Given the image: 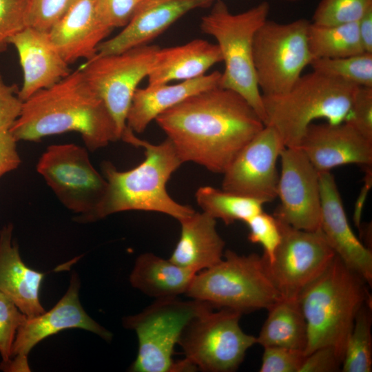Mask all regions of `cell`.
<instances>
[{"label": "cell", "mask_w": 372, "mask_h": 372, "mask_svg": "<svg viewBox=\"0 0 372 372\" xmlns=\"http://www.w3.org/2000/svg\"><path fill=\"white\" fill-rule=\"evenodd\" d=\"M371 325V301H369L359 310L347 340L341 371H372Z\"/></svg>", "instance_id": "cell-30"}, {"label": "cell", "mask_w": 372, "mask_h": 372, "mask_svg": "<svg viewBox=\"0 0 372 372\" xmlns=\"http://www.w3.org/2000/svg\"><path fill=\"white\" fill-rule=\"evenodd\" d=\"M267 311L256 344L263 348L282 347L304 352L307 329L298 298L281 297Z\"/></svg>", "instance_id": "cell-27"}, {"label": "cell", "mask_w": 372, "mask_h": 372, "mask_svg": "<svg viewBox=\"0 0 372 372\" xmlns=\"http://www.w3.org/2000/svg\"><path fill=\"white\" fill-rule=\"evenodd\" d=\"M13 225L0 230V291L7 296L27 317L45 311L39 299L45 273L28 267L17 244L12 240Z\"/></svg>", "instance_id": "cell-22"}, {"label": "cell", "mask_w": 372, "mask_h": 372, "mask_svg": "<svg viewBox=\"0 0 372 372\" xmlns=\"http://www.w3.org/2000/svg\"><path fill=\"white\" fill-rule=\"evenodd\" d=\"M185 295L214 308L242 314L268 309L281 296L267 271L262 256L239 255L227 250L216 265L197 273Z\"/></svg>", "instance_id": "cell-7"}, {"label": "cell", "mask_w": 372, "mask_h": 372, "mask_svg": "<svg viewBox=\"0 0 372 372\" xmlns=\"http://www.w3.org/2000/svg\"><path fill=\"white\" fill-rule=\"evenodd\" d=\"M138 0H96L100 14L112 29L124 27L132 17Z\"/></svg>", "instance_id": "cell-40"}, {"label": "cell", "mask_w": 372, "mask_h": 372, "mask_svg": "<svg viewBox=\"0 0 372 372\" xmlns=\"http://www.w3.org/2000/svg\"><path fill=\"white\" fill-rule=\"evenodd\" d=\"M307 41L313 60L342 58L366 52L360 41L358 22L336 25L311 22Z\"/></svg>", "instance_id": "cell-28"}, {"label": "cell", "mask_w": 372, "mask_h": 372, "mask_svg": "<svg viewBox=\"0 0 372 372\" xmlns=\"http://www.w3.org/2000/svg\"><path fill=\"white\" fill-rule=\"evenodd\" d=\"M155 121L183 163L192 162L222 174L265 127L241 95L220 86L187 98Z\"/></svg>", "instance_id": "cell-1"}, {"label": "cell", "mask_w": 372, "mask_h": 372, "mask_svg": "<svg viewBox=\"0 0 372 372\" xmlns=\"http://www.w3.org/2000/svg\"><path fill=\"white\" fill-rule=\"evenodd\" d=\"M282 1H287V2H297L301 0H282Z\"/></svg>", "instance_id": "cell-45"}, {"label": "cell", "mask_w": 372, "mask_h": 372, "mask_svg": "<svg viewBox=\"0 0 372 372\" xmlns=\"http://www.w3.org/2000/svg\"><path fill=\"white\" fill-rule=\"evenodd\" d=\"M310 23L303 18L285 23L267 20L257 30L253 61L262 95L288 91L311 64L313 57L307 41Z\"/></svg>", "instance_id": "cell-9"}, {"label": "cell", "mask_w": 372, "mask_h": 372, "mask_svg": "<svg viewBox=\"0 0 372 372\" xmlns=\"http://www.w3.org/2000/svg\"><path fill=\"white\" fill-rule=\"evenodd\" d=\"M27 14V0H0V54L13 36L28 27Z\"/></svg>", "instance_id": "cell-34"}, {"label": "cell", "mask_w": 372, "mask_h": 372, "mask_svg": "<svg viewBox=\"0 0 372 372\" xmlns=\"http://www.w3.org/2000/svg\"><path fill=\"white\" fill-rule=\"evenodd\" d=\"M159 48L147 44L119 53L96 54L81 66L87 83L113 118L121 140L127 130L126 119L134 94Z\"/></svg>", "instance_id": "cell-12"}, {"label": "cell", "mask_w": 372, "mask_h": 372, "mask_svg": "<svg viewBox=\"0 0 372 372\" xmlns=\"http://www.w3.org/2000/svg\"><path fill=\"white\" fill-rule=\"evenodd\" d=\"M269 10V3L262 1L234 14L223 0H215L200 24L202 32L216 41L225 63L218 86L241 95L262 122V98L254 66L253 43L257 30L267 20Z\"/></svg>", "instance_id": "cell-6"}, {"label": "cell", "mask_w": 372, "mask_h": 372, "mask_svg": "<svg viewBox=\"0 0 372 372\" xmlns=\"http://www.w3.org/2000/svg\"><path fill=\"white\" fill-rule=\"evenodd\" d=\"M342 362L333 347H322L305 355L299 372H338Z\"/></svg>", "instance_id": "cell-41"}, {"label": "cell", "mask_w": 372, "mask_h": 372, "mask_svg": "<svg viewBox=\"0 0 372 372\" xmlns=\"http://www.w3.org/2000/svg\"><path fill=\"white\" fill-rule=\"evenodd\" d=\"M278 222L281 239L273 259L268 262L262 256L281 297L298 298L327 267L335 253L320 228L307 231Z\"/></svg>", "instance_id": "cell-13"}, {"label": "cell", "mask_w": 372, "mask_h": 372, "mask_svg": "<svg viewBox=\"0 0 372 372\" xmlns=\"http://www.w3.org/2000/svg\"><path fill=\"white\" fill-rule=\"evenodd\" d=\"M245 223L249 229V240L252 243L260 244L264 249L262 256L270 262L281 239L278 220L274 216L262 211Z\"/></svg>", "instance_id": "cell-33"}, {"label": "cell", "mask_w": 372, "mask_h": 372, "mask_svg": "<svg viewBox=\"0 0 372 372\" xmlns=\"http://www.w3.org/2000/svg\"><path fill=\"white\" fill-rule=\"evenodd\" d=\"M220 76L221 72L214 71L177 84L137 88L127 112V127L135 134L143 132L165 111L195 94L218 86Z\"/></svg>", "instance_id": "cell-23"}, {"label": "cell", "mask_w": 372, "mask_h": 372, "mask_svg": "<svg viewBox=\"0 0 372 372\" xmlns=\"http://www.w3.org/2000/svg\"><path fill=\"white\" fill-rule=\"evenodd\" d=\"M313 71L358 87H372V53L362 52L337 59H316Z\"/></svg>", "instance_id": "cell-31"}, {"label": "cell", "mask_w": 372, "mask_h": 372, "mask_svg": "<svg viewBox=\"0 0 372 372\" xmlns=\"http://www.w3.org/2000/svg\"><path fill=\"white\" fill-rule=\"evenodd\" d=\"M372 8V0H321L313 17L319 25H336L358 22Z\"/></svg>", "instance_id": "cell-32"}, {"label": "cell", "mask_w": 372, "mask_h": 372, "mask_svg": "<svg viewBox=\"0 0 372 372\" xmlns=\"http://www.w3.org/2000/svg\"><path fill=\"white\" fill-rule=\"evenodd\" d=\"M358 28L364 52L372 53V8L358 21Z\"/></svg>", "instance_id": "cell-43"}, {"label": "cell", "mask_w": 372, "mask_h": 372, "mask_svg": "<svg viewBox=\"0 0 372 372\" xmlns=\"http://www.w3.org/2000/svg\"><path fill=\"white\" fill-rule=\"evenodd\" d=\"M28 27L48 32L75 0H27Z\"/></svg>", "instance_id": "cell-36"}, {"label": "cell", "mask_w": 372, "mask_h": 372, "mask_svg": "<svg viewBox=\"0 0 372 372\" xmlns=\"http://www.w3.org/2000/svg\"><path fill=\"white\" fill-rule=\"evenodd\" d=\"M321 216L320 228L342 262L372 285V252L353 233L334 176L320 173Z\"/></svg>", "instance_id": "cell-18"}, {"label": "cell", "mask_w": 372, "mask_h": 372, "mask_svg": "<svg viewBox=\"0 0 372 372\" xmlns=\"http://www.w3.org/2000/svg\"><path fill=\"white\" fill-rule=\"evenodd\" d=\"M10 45L16 49L22 69L23 83L18 95L23 101L72 72L48 32L27 27L10 39Z\"/></svg>", "instance_id": "cell-21"}, {"label": "cell", "mask_w": 372, "mask_h": 372, "mask_svg": "<svg viewBox=\"0 0 372 372\" xmlns=\"http://www.w3.org/2000/svg\"><path fill=\"white\" fill-rule=\"evenodd\" d=\"M215 0H138L132 18L116 36L103 41L98 55L147 45L189 12L212 6Z\"/></svg>", "instance_id": "cell-19"}, {"label": "cell", "mask_w": 372, "mask_h": 372, "mask_svg": "<svg viewBox=\"0 0 372 372\" xmlns=\"http://www.w3.org/2000/svg\"><path fill=\"white\" fill-rule=\"evenodd\" d=\"M80 281L72 275L64 296L49 311L25 317L19 326L8 362L0 364L5 371H30L28 356L33 347L45 338L68 329H85L111 341L112 333L94 321L83 309L79 300Z\"/></svg>", "instance_id": "cell-14"}, {"label": "cell", "mask_w": 372, "mask_h": 372, "mask_svg": "<svg viewBox=\"0 0 372 372\" xmlns=\"http://www.w3.org/2000/svg\"><path fill=\"white\" fill-rule=\"evenodd\" d=\"M285 147L278 133L265 125L223 174L222 189L263 204L277 198V161Z\"/></svg>", "instance_id": "cell-15"}, {"label": "cell", "mask_w": 372, "mask_h": 372, "mask_svg": "<svg viewBox=\"0 0 372 372\" xmlns=\"http://www.w3.org/2000/svg\"><path fill=\"white\" fill-rule=\"evenodd\" d=\"M195 198L203 212L226 225L238 220L246 223L263 211V203L259 200L211 186L199 187Z\"/></svg>", "instance_id": "cell-29"}, {"label": "cell", "mask_w": 372, "mask_h": 372, "mask_svg": "<svg viewBox=\"0 0 372 372\" xmlns=\"http://www.w3.org/2000/svg\"><path fill=\"white\" fill-rule=\"evenodd\" d=\"M367 286L335 254L323 272L303 289L298 299L307 329L304 355L331 347L342 361L355 317L371 301Z\"/></svg>", "instance_id": "cell-4"}, {"label": "cell", "mask_w": 372, "mask_h": 372, "mask_svg": "<svg viewBox=\"0 0 372 372\" xmlns=\"http://www.w3.org/2000/svg\"><path fill=\"white\" fill-rule=\"evenodd\" d=\"M371 166H369L366 167L367 169L366 180L365 181L364 186L363 187L362 190L361 191L359 195V197L358 198V200L355 206L353 219H354V223H355V226L358 228H360V226L361 216H362V208L364 207V203L367 196V194L369 191V188L371 186V175L372 174H371Z\"/></svg>", "instance_id": "cell-44"}, {"label": "cell", "mask_w": 372, "mask_h": 372, "mask_svg": "<svg viewBox=\"0 0 372 372\" xmlns=\"http://www.w3.org/2000/svg\"><path fill=\"white\" fill-rule=\"evenodd\" d=\"M303 351L282 347H264L260 372H299Z\"/></svg>", "instance_id": "cell-38"}, {"label": "cell", "mask_w": 372, "mask_h": 372, "mask_svg": "<svg viewBox=\"0 0 372 372\" xmlns=\"http://www.w3.org/2000/svg\"><path fill=\"white\" fill-rule=\"evenodd\" d=\"M358 87L313 70L284 93L262 94L264 125L276 130L285 147H298L314 120L344 122Z\"/></svg>", "instance_id": "cell-5"}, {"label": "cell", "mask_w": 372, "mask_h": 372, "mask_svg": "<svg viewBox=\"0 0 372 372\" xmlns=\"http://www.w3.org/2000/svg\"><path fill=\"white\" fill-rule=\"evenodd\" d=\"M113 30L102 19L96 0H75L48 31L50 39L69 64L96 55L98 46Z\"/></svg>", "instance_id": "cell-20"}, {"label": "cell", "mask_w": 372, "mask_h": 372, "mask_svg": "<svg viewBox=\"0 0 372 372\" xmlns=\"http://www.w3.org/2000/svg\"><path fill=\"white\" fill-rule=\"evenodd\" d=\"M242 313L228 309L196 316L183 329L178 344L184 360L195 369L207 372L236 371L256 337L240 326Z\"/></svg>", "instance_id": "cell-10"}, {"label": "cell", "mask_w": 372, "mask_h": 372, "mask_svg": "<svg viewBox=\"0 0 372 372\" xmlns=\"http://www.w3.org/2000/svg\"><path fill=\"white\" fill-rule=\"evenodd\" d=\"M222 61L217 44L201 39L180 45L160 48L147 76L148 85L195 79Z\"/></svg>", "instance_id": "cell-25"}, {"label": "cell", "mask_w": 372, "mask_h": 372, "mask_svg": "<svg viewBox=\"0 0 372 372\" xmlns=\"http://www.w3.org/2000/svg\"><path fill=\"white\" fill-rule=\"evenodd\" d=\"M10 132L17 142L76 132L90 152L121 140L113 118L81 67L23 101Z\"/></svg>", "instance_id": "cell-2"}, {"label": "cell", "mask_w": 372, "mask_h": 372, "mask_svg": "<svg viewBox=\"0 0 372 372\" xmlns=\"http://www.w3.org/2000/svg\"><path fill=\"white\" fill-rule=\"evenodd\" d=\"M196 273L152 253L141 254L130 276L133 287L155 299L186 293Z\"/></svg>", "instance_id": "cell-26"}, {"label": "cell", "mask_w": 372, "mask_h": 372, "mask_svg": "<svg viewBox=\"0 0 372 372\" xmlns=\"http://www.w3.org/2000/svg\"><path fill=\"white\" fill-rule=\"evenodd\" d=\"M372 141V87H359L344 121Z\"/></svg>", "instance_id": "cell-37"}, {"label": "cell", "mask_w": 372, "mask_h": 372, "mask_svg": "<svg viewBox=\"0 0 372 372\" xmlns=\"http://www.w3.org/2000/svg\"><path fill=\"white\" fill-rule=\"evenodd\" d=\"M180 234L169 260L195 273L218 263L225 242L216 229V219L196 211L178 221Z\"/></svg>", "instance_id": "cell-24"}, {"label": "cell", "mask_w": 372, "mask_h": 372, "mask_svg": "<svg viewBox=\"0 0 372 372\" xmlns=\"http://www.w3.org/2000/svg\"><path fill=\"white\" fill-rule=\"evenodd\" d=\"M203 301L176 298L156 299L141 312L125 317L123 326L134 331L138 342L132 372L192 371L184 360L175 362L174 349L186 325L194 318L213 310Z\"/></svg>", "instance_id": "cell-8"}, {"label": "cell", "mask_w": 372, "mask_h": 372, "mask_svg": "<svg viewBox=\"0 0 372 372\" xmlns=\"http://www.w3.org/2000/svg\"><path fill=\"white\" fill-rule=\"evenodd\" d=\"M25 317L12 300L0 291L1 364L9 362L17 330Z\"/></svg>", "instance_id": "cell-35"}, {"label": "cell", "mask_w": 372, "mask_h": 372, "mask_svg": "<svg viewBox=\"0 0 372 372\" xmlns=\"http://www.w3.org/2000/svg\"><path fill=\"white\" fill-rule=\"evenodd\" d=\"M280 158L277 197L280 203L273 216L298 229H320V173L298 147H285Z\"/></svg>", "instance_id": "cell-16"}, {"label": "cell", "mask_w": 372, "mask_h": 372, "mask_svg": "<svg viewBox=\"0 0 372 372\" xmlns=\"http://www.w3.org/2000/svg\"><path fill=\"white\" fill-rule=\"evenodd\" d=\"M19 90L17 85L7 83L0 73V132L10 131L21 114L23 101Z\"/></svg>", "instance_id": "cell-39"}, {"label": "cell", "mask_w": 372, "mask_h": 372, "mask_svg": "<svg viewBox=\"0 0 372 372\" xmlns=\"http://www.w3.org/2000/svg\"><path fill=\"white\" fill-rule=\"evenodd\" d=\"M37 172L59 200L85 223L96 208L107 181L91 163L88 149L73 143L48 146L39 158Z\"/></svg>", "instance_id": "cell-11"}, {"label": "cell", "mask_w": 372, "mask_h": 372, "mask_svg": "<svg viewBox=\"0 0 372 372\" xmlns=\"http://www.w3.org/2000/svg\"><path fill=\"white\" fill-rule=\"evenodd\" d=\"M17 143L10 131L0 132V177L16 169L21 164Z\"/></svg>", "instance_id": "cell-42"}, {"label": "cell", "mask_w": 372, "mask_h": 372, "mask_svg": "<svg viewBox=\"0 0 372 372\" xmlns=\"http://www.w3.org/2000/svg\"><path fill=\"white\" fill-rule=\"evenodd\" d=\"M123 141L144 149L145 158L138 165L119 171L109 161L101 164V174L107 187L101 202L85 223L96 221L125 211H154L168 215L178 221L195 210L178 203L168 194L166 185L183 164L173 145L166 138L152 144L129 131Z\"/></svg>", "instance_id": "cell-3"}, {"label": "cell", "mask_w": 372, "mask_h": 372, "mask_svg": "<svg viewBox=\"0 0 372 372\" xmlns=\"http://www.w3.org/2000/svg\"><path fill=\"white\" fill-rule=\"evenodd\" d=\"M320 172L338 166H371L372 141L348 123H311L298 147Z\"/></svg>", "instance_id": "cell-17"}]
</instances>
